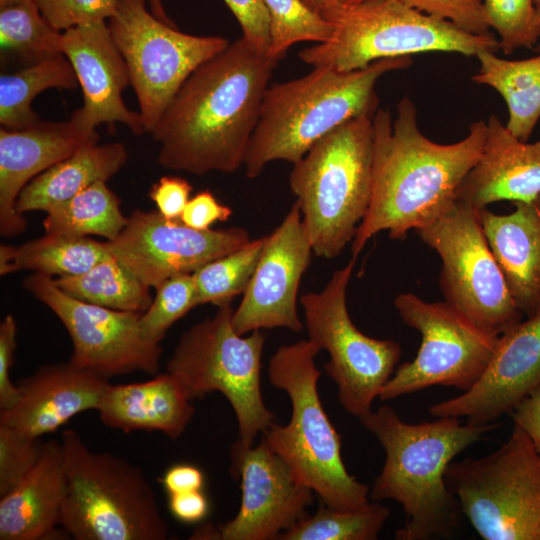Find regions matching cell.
<instances>
[{"label":"cell","mask_w":540,"mask_h":540,"mask_svg":"<svg viewBox=\"0 0 540 540\" xmlns=\"http://www.w3.org/2000/svg\"><path fill=\"white\" fill-rule=\"evenodd\" d=\"M279 61L241 37L198 66L149 133L159 144V164L198 176L243 166Z\"/></svg>","instance_id":"1"},{"label":"cell","mask_w":540,"mask_h":540,"mask_svg":"<svg viewBox=\"0 0 540 540\" xmlns=\"http://www.w3.org/2000/svg\"><path fill=\"white\" fill-rule=\"evenodd\" d=\"M372 194L352 241V256L381 231L402 240L448 211L458 187L482 153L486 122L476 121L452 144L428 139L418 127L417 110L404 97L396 117L377 109L373 118Z\"/></svg>","instance_id":"2"},{"label":"cell","mask_w":540,"mask_h":540,"mask_svg":"<svg viewBox=\"0 0 540 540\" xmlns=\"http://www.w3.org/2000/svg\"><path fill=\"white\" fill-rule=\"evenodd\" d=\"M385 452L370 499L395 500L406 515L395 533L397 540L449 538L463 517L457 497L448 487L445 471L467 447L495 430L498 423L476 425L460 418L408 423L389 405L371 410L359 419Z\"/></svg>","instance_id":"3"},{"label":"cell","mask_w":540,"mask_h":540,"mask_svg":"<svg viewBox=\"0 0 540 540\" xmlns=\"http://www.w3.org/2000/svg\"><path fill=\"white\" fill-rule=\"evenodd\" d=\"M411 64V56H402L347 72L318 66L303 77L269 85L245 155V175L254 179L273 161L294 164L335 128L374 116L378 80Z\"/></svg>","instance_id":"4"},{"label":"cell","mask_w":540,"mask_h":540,"mask_svg":"<svg viewBox=\"0 0 540 540\" xmlns=\"http://www.w3.org/2000/svg\"><path fill=\"white\" fill-rule=\"evenodd\" d=\"M320 348L311 340L279 347L268 365L271 384L287 393L291 417L286 425L273 422L263 440L322 503L338 510L359 509L370 502L369 487L346 469L341 436L326 414L318 392Z\"/></svg>","instance_id":"5"},{"label":"cell","mask_w":540,"mask_h":540,"mask_svg":"<svg viewBox=\"0 0 540 540\" xmlns=\"http://www.w3.org/2000/svg\"><path fill=\"white\" fill-rule=\"evenodd\" d=\"M373 116L345 122L296 163L289 185L318 257H337L353 241L372 194Z\"/></svg>","instance_id":"6"},{"label":"cell","mask_w":540,"mask_h":540,"mask_svg":"<svg viewBox=\"0 0 540 540\" xmlns=\"http://www.w3.org/2000/svg\"><path fill=\"white\" fill-rule=\"evenodd\" d=\"M66 494L59 524L77 540H164L168 526L142 470L109 452L92 451L63 431Z\"/></svg>","instance_id":"7"},{"label":"cell","mask_w":540,"mask_h":540,"mask_svg":"<svg viewBox=\"0 0 540 540\" xmlns=\"http://www.w3.org/2000/svg\"><path fill=\"white\" fill-rule=\"evenodd\" d=\"M322 16L334 24L335 32L330 41L299 52V58L312 67L329 66L347 72L385 58L425 52L476 56L500 48L499 40L491 34L465 32L398 0L355 5L334 2Z\"/></svg>","instance_id":"8"},{"label":"cell","mask_w":540,"mask_h":540,"mask_svg":"<svg viewBox=\"0 0 540 540\" xmlns=\"http://www.w3.org/2000/svg\"><path fill=\"white\" fill-rule=\"evenodd\" d=\"M231 304L185 331L170 356L166 370L183 384L192 400L220 392L230 403L238 424L239 440L252 446L256 436L275 419L261 391L265 336H248L232 325Z\"/></svg>","instance_id":"9"},{"label":"cell","mask_w":540,"mask_h":540,"mask_svg":"<svg viewBox=\"0 0 540 540\" xmlns=\"http://www.w3.org/2000/svg\"><path fill=\"white\" fill-rule=\"evenodd\" d=\"M445 480L481 538L540 540V456L518 425L491 454L450 462Z\"/></svg>","instance_id":"10"},{"label":"cell","mask_w":540,"mask_h":540,"mask_svg":"<svg viewBox=\"0 0 540 540\" xmlns=\"http://www.w3.org/2000/svg\"><path fill=\"white\" fill-rule=\"evenodd\" d=\"M480 211L455 201L416 233L441 258L439 284L445 301L480 329L499 336L524 314L487 241Z\"/></svg>","instance_id":"11"},{"label":"cell","mask_w":540,"mask_h":540,"mask_svg":"<svg viewBox=\"0 0 540 540\" xmlns=\"http://www.w3.org/2000/svg\"><path fill=\"white\" fill-rule=\"evenodd\" d=\"M146 2L117 0L107 24L128 67L145 132L150 133L189 75L230 43L221 36L183 33L157 18Z\"/></svg>","instance_id":"12"},{"label":"cell","mask_w":540,"mask_h":540,"mask_svg":"<svg viewBox=\"0 0 540 540\" xmlns=\"http://www.w3.org/2000/svg\"><path fill=\"white\" fill-rule=\"evenodd\" d=\"M356 259L352 256L321 291L303 294L300 302L308 339L329 354L324 368L337 386L339 403L360 419L372 410L402 350L394 340L367 336L351 320L346 292Z\"/></svg>","instance_id":"13"},{"label":"cell","mask_w":540,"mask_h":540,"mask_svg":"<svg viewBox=\"0 0 540 540\" xmlns=\"http://www.w3.org/2000/svg\"><path fill=\"white\" fill-rule=\"evenodd\" d=\"M394 306L403 322L420 333L421 344L415 358L394 371L379 399L394 400L431 386L471 389L488 366L499 336L480 329L446 301L427 302L401 293Z\"/></svg>","instance_id":"14"},{"label":"cell","mask_w":540,"mask_h":540,"mask_svg":"<svg viewBox=\"0 0 540 540\" xmlns=\"http://www.w3.org/2000/svg\"><path fill=\"white\" fill-rule=\"evenodd\" d=\"M24 288L61 321L73 345L70 361L109 379L141 371L157 373L162 347L144 339L142 313L115 310L76 299L62 291L48 275L33 273Z\"/></svg>","instance_id":"15"},{"label":"cell","mask_w":540,"mask_h":540,"mask_svg":"<svg viewBox=\"0 0 540 540\" xmlns=\"http://www.w3.org/2000/svg\"><path fill=\"white\" fill-rule=\"evenodd\" d=\"M250 241L242 227L197 230L157 210L137 209L127 217L122 231L106 243L115 258L156 289L168 278L194 273Z\"/></svg>","instance_id":"16"},{"label":"cell","mask_w":540,"mask_h":540,"mask_svg":"<svg viewBox=\"0 0 540 540\" xmlns=\"http://www.w3.org/2000/svg\"><path fill=\"white\" fill-rule=\"evenodd\" d=\"M231 455L241 481V504L236 516L216 529V539H278L308 516L314 491L263 439L256 446L236 441Z\"/></svg>","instance_id":"17"},{"label":"cell","mask_w":540,"mask_h":540,"mask_svg":"<svg viewBox=\"0 0 540 540\" xmlns=\"http://www.w3.org/2000/svg\"><path fill=\"white\" fill-rule=\"evenodd\" d=\"M265 237L257 266L233 312L232 325L240 335L273 328L300 332L303 323L297 311L298 289L313 249L296 201Z\"/></svg>","instance_id":"18"},{"label":"cell","mask_w":540,"mask_h":540,"mask_svg":"<svg viewBox=\"0 0 540 540\" xmlns=\"http://www.w3.org/2000/svg\"><path fill=\"white\" fill-rule=\"evenodd\" d=\"M540 387V313L499 335L494 354L476 384L429 408L435 417L466 418L486 425L510 414Z\"/></svg>","instance_id":"19"},{"label":"cell","mask_w":540,"mask_h":540,"mask_svg":"<svg viewBox=\"0 0 540 540\" xmlns=\"http://www.w3.org/2000/svg\"><path fill=\"white\" fill-rule=\"evenodd\" d=\"M96 128L87 126L74 111L66 121H41L17 130L0 129V233H23L27 221L16 210L23 188L36 176L98 143Z\"/></svg>","instance_id":"20"},{"label":"cell","mask_w":540,"mask_h":540,"mask_svg":"<svg viewBox=\"0 0 540 540\" xmlns=\"http://www.w3.org/2000/svg\"><path fill=\"white\" fill-rule=\"evenodd\" d=\"M62 53L82 89L83 105L75 111L87 126L121 123L135 135L145 133L140 113L123 101L122 91L130 84L129 71L107 22L63 31Z\"/></svg>","instance_id":"21"},{"label":"cell","mask_w":540,"mask_h":540,"mask_svg":"<svg viewBox=\"0 0 540 540\" xmlns=\"http://www.w3.org/2000/svg\"><path fill=\"white\" fill-rule=\"evenodd\" d=\"M108 385L107 378L71 361L41 366L20 381V396L0 410V424L39 438L83 411L96 410Z\"/></svg>","instance_id":"22"},{"label":"cell","mask_w":540,"mask_h":540,"mask_svg":"<svg viewBox=\"0 0 540 540\" xmlns=\"http://www.w3.org/2000/svg\"><path fill=\"white\" fill-rule=\"evenodd\" d=\"M539 194L540 141L519 140L491 115L480 158L462 180L455 201L483 209L504 200L529 202Z\"/></svg>","instance_id":"23"},{"label":"cell","mask_w":540,"mask_h":540,"mask_svg":"<svg viewBox=\"0 0 540 540\" xmlns=\"http://www.w3.org/2000/svg\"><path fill=\"white\" fill-rule=\"evenodd\" d=\"M514 205L508 214L483 208L480 218L511 295L529 318L540 313V194Z\"/></svg>","instance_id":"24"},{"label":"cell","mask_w":540,"mask_h":540,"mask_svg":"<svg viewBox=\"0 0 540 540\" xmlns=\"http://www.w3.org/2000/svg\"><path fill=\"white\" fill-rule=\"evenodd\" d=\"M192 401L179 379L167 371L143 382L109 383L96 410L110 428L159 431L175 440L195 413Z\"/></svg>","instance_id":"25"},{"label":"cell","mask_w":540,"mask_h":540,"mask_svg":"<svg viewBox=\"0 0 540 540\" xmlns=\"http://www.w3.org/2000/svg\"><path fill=\"white\" fill-rule=\"evenodd\" d=\"M65 494L62 442L47 441L34 467L0 497V539L40 540L53 535Z\"/></svg>","instance_id":"26"},{"label":"cell","mask_w":540,"mask_h":540,"mask_svg":"<svg viewBox=\"0 0 540 540\" xmlns=\"http://www.w3.org/2000/svg\"><path fill=\"white\" fill-rule=\"evenodd\" d=\"M127 158L125 146L118 142L85 146L32 179L19 194L16 210L45 212L95 182H107Z\"/></svg>","instance_id":"27"},{"label":"cell","mask_w":540,"mask_h":540,"mask_svg":"<svg viewBox=\"0 0 540 540\" xmlns=\"http://www.w3.org/2000/svg\"><path fill=\"white\" fill-rule=\"evenodd\" d=\"M480 67L472 77L477 84L495 89L506 101L507 129L527 142L540 118V54L524 60H506L495 52L476 55Z\"/></svg>","instance_id":"28"},{"label":"cell","mask_w":540,"mask_h":540,"mask_svg":"<svg viewBox=\"0 0 540 540\" xmlns=\"http://www.w3.org/2000/svg\"><path fill=\"white\" fill-rule=\"evenodd\" d=\"M106 242L48 234L18 246H0L1 276L30 270L51 276L78 275L110 255Z\"/></svg>","instance_id":"29"},{"label":"cell","mask_w":540,"mask_h":540,"mask_svg":"<svg viewBox=\"0 0 540 540\" xmlns=\"http://www.w3.org/2000/svg\"><path fill=\"white\" fill-rule=\"evenodd\" d=\"M78 80L64 54L46 58L0 77V124L9 130L29 127L40 119L34 98L50 89H74Z\"/></svg>","instance_id":"30"},{"label":"cell","mask_w":540,"mask_h":540,"mask_svg":"<svg viewBox=\"0 0 540 540\" xmlns=\"http://www.w3.org/2000/svg\"><path fill=\"white\" fill-rule=\"evenodd\" d=\"M45 212L42 225L48 234L74 237L96 235L110 241L127 223V217L120 209L119 198L105 181L91 184Z\"/></svg>","instance_id":"31"},{"label":"cell","mask_w":540,"mask_h":540,"mask_svg":"<svg viewBox=\"0 0 540 540\" xmlns=\"http://www.w3.org/2000/svg\"><path fill=\"white\" fill-rule=\"evenodd\" d=\"M53 280L76 299L115 310L143 313L152 303L150 287L112 254L84 273Z\"/></svg>","instance_id":"32"},{"label":"cell","mask_w":540,"mask_h":540,"mask_svg":"<svg viewBox=\"0 0 540 540\" xmlns=\"http://www.w3.org/2000/svg\"><path fill=\"white\" fill-rule=\"evenodd\" d=\"M2 55L27 65L62 53V32L52 27L33 0L0 8Z\"/></svg>","instance_id":"33"},{"label":"cell","mask_w":540,"mask_h":540,"mask_svg":"<svg viewBox=\"0 0 540 540\" xmlns=\"http://www.w3.org/2000/svg\"><path fill=\"white\" fill-rule=\"evenodd\" d=\"M390 516V510L378 501L355 510H338L319 505L283 532L280 540H375Z\"/></svg>","instance_id":"34"},{"label":"cell","mask_w":540,"mask_h":540,"mask_svg":"<svg viewBox=\"0 0 540 540\" xmlns=\"http://www.w3.org/2000/svg\"><path fill=\"white\" fill-rule=\"evenodd\" d=\"M266 237L251 240L240 249L219 257L193 274L196 304L217 307L231 304L246 290L262 253Z\"/></svg>","instance_id":"35"},{"label":"cell","mask_w":540,"mask_h":540,"mask_svg":"<svg viewBox=\"0 0 540 540\" xmlns=\"http://www.w3.org/2000/svg\"><path fill=\"white\" fill-rule=\"evenodd\" d=\"M263 3L270 25L268 55L273 58L282 60L298 42L325 43L334 36V24L303 0H263Z\"/></svg>","instance_id":"36"},{"label":"cell","mask_w":540,"mask_h":540,"mask_svg":"<svg viewBox=\"0 0 540 540\" xmlns=\"http://www.w3.org/2000/svg\"><path fill=\"white\" fill-rule=\"evenodd\" d=\"M156 296L139 319L144 339L158 342L169 328L196 307V286L192 273L177 274L156 288Z\"/></svg>","instance_id":"37"},{"label":"cell","mask_w":540,"mask_h":540,"mask_svg":"<svg viewBox=\"0 0 540 540\" xmlns=\"http://www.w3.org/2000/svg\"><path fill=\"white\" fill-rule=\"evenodd\" d=\"M490 28L499 36L505 54L531 47L540 36L535 0H483Z\"/></svg>","instance_id":"38"},{"label":"cell","mask_w":540,"mask_h":540,"mask_svg":"<svg viewBox=\"0 0 540 540\" xmlns=\"http://www.w3.org/2000/svg\"><path fill=\"white\" fill-rule=\"evenodd\" d=\"M0 424V497L10 492L37 463L42 443Z\"/></svg>","instance_id":"39"},{"label":"cell","mask_w":540,"mask_h":540,"mask_svg":"<svg viewBox=\"0 0 540 540\" xmlns=\"http://www.w3.org/2000/svg\"><path fill=\"white\" fill-rule=\"evenodd\" d=\"M43 17L58 31L97 22H107L117 0H33Z\"/></svg>","instance_id":"40"},{"label":"cell","mask_w":540,"mask_h":540,"mask_svg":"<svg viewBox=\"0 0 540 540\" xmlns=\"http://www.w3.org/2000/svg\"><path fill=\"white\" fill-rule=\"evenodd\" d=\"M426 15L451 22L459 29L475 34H490L483 0H398Z\"/></svg>","instance_id":"41"},{"label":"cell","mask_w":540,"mask_h":540,"mask_svg":"<svg viewBox=\"0 0 540 540\" xmlns=\"http://www.w3.org/2000/svg\"><path fill=\"white\" fill-rule=\"evenodd\" d=\"M240 24L242 39L255 51L268 55L269 17L263 0H224Z\"/></svg>","instance_id":"42"},{"label":"cell","mask_w":540,"mask_h":540,"mask_svg":"<svg viewBox=\"0 0 540 540\" xmlns=\"http://www.w3.org/2000/svg\"><path fill=\"white\" fill-rule=\"evenodd\" d=\"M17 324L14 316L8 314L0 324V410L12 407L20 396L18 385L10 379V370L16 348Z\"/></svg>","instance_id":"43"},{"label":"cell","mask_w":540,"mask_h":540,"mask_svg":"<svg viewBox=\"0 0 540 540\" xmlns=\"http://www.w3.org/2000/svg\"><path fill=\"white\" fill-rule=\"evenodd\" d=\"M192 189L191 184L182 177L163 176L151 186L148 196L165 218L180 220Z\"/></svg>","instance_id":"44"},{"label":"cell","mask_w":540,"mask_h":540,"mask_svg":"<svg viewBox=\"0 0 540 540\" xmlns=\"http://www.w3.org/2000/svg\"><path fill=\"white\" fill-rule=\"evenodd\" d=\"M232 215V209L216 199L208 190L198 192L186 204L180 220L186 226L197 230H207L217 221L225 222Z\"/></svg>","instance_id":"45"},{"label":"cell","mask_w":540,"mask_h":540,"mask_svg":"<svg viewBox=\"0 0 540 540\" xmlns=\"http://www.w3.org/2000/svg\"><path fill=\"white\" fill-rule=\"evenodd\" d=\"M530 438L540 456V387L524 398L509 414Z\"/></svg>","instance_id":"46"},{"label":"cell","mask_w":540,"mask_h":540,"mask_svg":"<svg viewBox=\"0 0 540 540\" xmlns=\"http://www.w3.org/2000/svg\"><path fill=\"white\" fill-rule=\"evenodd\" d=\"M169 509L179 521L195 523L204 519L209 503L201 490L169 494Z\"/></svg>","instance_id":"47"},{"label":"cell","mask_w":540,"mask_h":540,"mask_svg":"<svg viewBox=\"0 0 540 540\" xmlns=\"http://www.w3.org/2000/svg\"><path fill=\"white\" fill-rule=\"evenodd\" d=\"M204 474L196 466L178 464L170 467L162 477V484L168 494L201 490Z\"/></svg>","instance_id":"48"},{"label":"cell","mask_w":540,"mask_h":540,"mask_svg":"<svg viewBox=\"0 0 540 540\" xmlns=\"http://www.w3.org/2000/svg\"><path fill=\"white\" fill-rule=\"evenodd\" d=\"M310 8H312L314 11L322 13L329 8L335 0H303Z\"/></svg>","instance_id":"49"},{"label":"cell","mask_w":540,"mask_h":540,"mask_svg":"<svg viewBox=\"0 0 540 540\" xmlns=\"http://www.w3.org/2000/svg\"><path fill=\"white\" fill-rule=\"evenodd\" d=\"M337 3L341 5H355L360 4L367 1H373V0H335Z\"/></svg>","instance_id":"50"},{"label":"cell","mask_w":540,"mask_h":540,"mask_svg":"<svg viewBox=\"0 0 540 540\" xmlns=\"http://www.w3.org/2000/svg\"><path fill=\"white\" fill-rule=\"evenodd\" d=\"M535 8H536L537 25H538V30L540 34V0H535Z\"/></svg>","instance_id":"51"},{"label":"cell","mask_w":540,"mask_h":540,"mask_svg":"<svg viewBox=\"0 0 540 540\" xmlns=\"http://www.w3.org/2000/svg\"><path fill=\"white\" fill-rule=\"evenodd\" d=\"M22 0H0V8L16 4Z\"/></svg>","instance_id":"52"}]
</instances>
